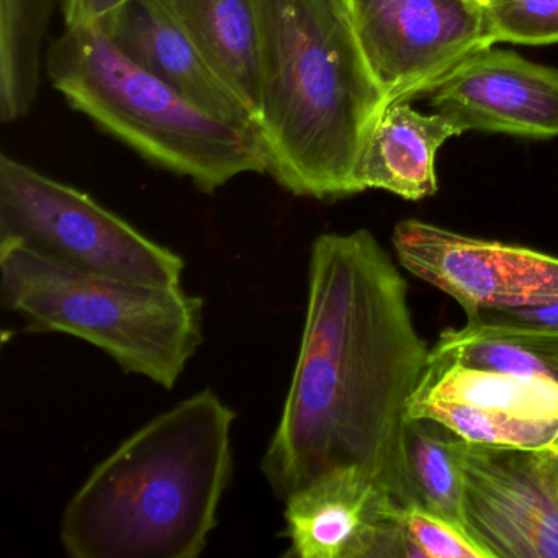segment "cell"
Wrapping results in <instances>:
<instances>
[{"mask_svg": "<svg viewBox=\"0 0 558 558\" xmlns=\"http://www.w3.org/2000/svg\"><path fill=\"white\" fill-rule=\"evenodd\" d=\"M429 351L407 280L368 230L312 244L295 371L260 470L277 498L336 470H365L404 505L400 439Z\"/></svg>", "mask_w": 558, "mask_h": 558, "instance_id": "obj_1", "label": "cell"}, {"mask_svg": "<svg viewBox=\"0 0 558 558\" xmlns=\"http://www.w3.org/2000/svg\"><path fill=\"white\" fill-rule=\"evenodd\" d=\"M257 129L269 172L296 197L362 192L359 166L387 109L342 0H256Z\"/></svg>", "mask_w": 558, "mask_h": 558, "instance_id": "obj_2", "label": "cell"}, {"mask_svg": "<svg viewBox=\"0 0 558 558\" xmlns=\"http://www.w3.org/2000/svg\"><path fill=\"white\" fill-rule=\"evenodd\" d=\"M236 413L198 391L123 440L68 501L60 537L73 558H197L233 475Z\"/></svg>", "mask_w": 558, "mask_h": 558, "instance_id": "obj_3", "label": "cell"}, {"mask_svg": "<svg viewBox=\"0 0 558 558\" xmlns=\"http://www.w3.org/2000/svg\"><path fill=\"white\" fill-rule=\"evenodd\" d=\"M47 73L74 109L205 194L240 175L269 172L256 126L205 112L130 60L100 28H66L48 50Z\"/></svg>", "mask_w": 558, "mask_h": 558, "instance_id": "obj_4", "label": "cell"}, {"mask_svg": "<svg viewBox=\"0 0 558 558\" xmlns=\"http://www.w3.org/2000/svg\"><path fill=\"white\" fill-rule=\"evenodd\" d=\"M0 296L28 331L83 339L165 390L204 341L201 296L89 272L17 241L0 240Z\"/></svg>", "mask_w": 558, "mask_h": 558, "instance_id": "obj_5", "label": "cell"}, {"mask_svg": "<svg viewBox=\"0 0 558 558\" xmlns=\"http://www.w3.org/2000/svg\"><path fill=\"white\" fill-rule=\"evenodd\" d=\"M0 240L70 266L159 287H182L185 263L86 192L11 156L0 158Z\"/></svg>", "mask_w": 558, "mask_h": 558, "instance_id": "obj_6", "label": "cell"}, {"mask_svg": "<svg viewBox=\"0 0 558 558\" xmlns=\"http://www.w3.org/2000/svg\"><path fill=\"white\" fill-rule=\"evenodd\" d=\"M351 14L387 107L427 96L498 44L483 0H352Z\"/></svg>", "mask_w": 558, "mask_h": 558, "instance_id": "obj_7", "label": "cell"}, {"mask_svg": "<svg viewBox=\"0 0 558 558\" xmlns=\"http://www.w3.org/2000/svg\"><path fill=\"white\" fill-rule=\"evenodd\" d=\"M463 525L489 558H558V449L453 439Z\"/></svg>", "mask_w": 558, "mask_h": 558, "instance_id": "obj_8", "label": "cell"}, {"mask_svg": "<svg viewBox=\"0 0 558 558\" xmlns=\"http://www.w3.org/2000/svg\"><path fill=\"white\" fill-rule=\"evenodd\" d=\"M391 243L403 269L456 300L463 312L558 300V257L420 220L400 221Z\"/></svg>", "mask_w": 558, "mask_h": 558, "instance_id": "obj_9", "label": "cell"}, {"mask_svg": "<svg viewBox=\"0 0 558 558\" xmlns=\"http://www.w3.org/2000/svg\"><path fill=\"white\" fill-rule=\"evenodd\" d=\"M400 505L362 469H342L286 499V555L296 558H403Z\"/></svg>", "mask_w": 558, "mask_h": 558, "instance_id": "obj_10", "label": "cell"}, {"mask_svg": "<svg viewBox=\"0 0 558 558\" xmlns=\"http://www.w3.org/2000/svg\"><path fill=\"white\" fill-rule=\"evenodd\" d=\"M427 96L463 133L558 136V71L512 51L492 47L472 54Z\"/></svg>", "mask_w": 558, "mask_h": 558, "instance_id": "obj_11", "label": "cell"}, {"mask_svg": "<svg viewBox=\"0 0 558 558\" xmlns=\"http://www.w3.org/2000/svg\"><path fill=\"white\" fill-rule=\"evenodd\" d=\"M106 34L130 60L205 112L257 129L253 110L218 76L165 0H130Z\"/></svg>", "mask_w": 558, "mask_h": 558, "instance_id": "obj_12", "label": "cell"}, {"mask_svg": "<svg viewBox=\"0 0 558 558\" xmlns=\"http://www.w3.org/2000/svg\"><path fill=\"white\" fill-rule=\"evenodd\" d=\"M463 130L442 113L424 116L407 102L388 106L375 123L359 166L362 192H390L404 201L436 194V156Z\"/></svg>", "mask_w": 558, "mask_h": 558, "instance_id": "obj_13", "label": "cell"}, {"mask_svg": "<svg viewBox=\"0 0 558 558\" xmlns=\"http://www.w3.org/2000/svg\"><path fill=\"white\" fill-rule=\"evenodd\" d=\"M218 76L253 110L260 97L256 0H165Z\"/></svg>", "mask_w": 558, "mask_h": 558, "instance_id": "obj_14", "label": "cell"}, {"mask_svg": "<svg viewBox=\"0 0 558 558\" xmlns=\"http://www.w3.org/2000/svg\"><path fill=\"white\" fill-rule=\"evenodd\" d=\"M525 416H558V385L459 362L427 361L413 397Z\"/></svg>", "mask_w": 558, "mask_h": 558, "instance_id": "obj_15", "label": "cell"}, {"mask_svg": "<svg viewBox=\"0 0 558 558\" xmlns=\"http://www.w3.org/2000/svg\"><path fill=\"white\" fill-rule=\"evenodd\" d=\"M456 437L439 421L407 416L400 439L401 480L407 508L420 506L465 527Z\"/></svg>", "mask_w": 558, "mask_h": 558, "instance_id": "obj_16", "label": "cell"}, {"mask_svg": "<svg viewBox=\"0 0 558 558\" xmlns=\"http://www.w3.org/2000/svg\"><path fill=\"white\" fill-rule=\"evenodd\" d=\"M57 0H0V120L27 116L41 83L44 45Z\"/></svg>", "mask_w": 558, "mask_h": 558, "instance_id": "obj_17", "label": "cell"}, {"mask_svg": "<svg viewBox=\"0 0 558 558\" xmlns=\"http://www.w3.org/2000/svg\"><path fill=\"white\" fill-rule=\"evenodd\" d=\"M427 361L459 362L558 385V336L449 329L430 349Z\"/></svg>", "mask_w": 558, "mask_h": 558, "instance_id": "obj_18", "label": "cell"}, {"mask_svg": "<svg viewBox=\"0 0 558 558\" xmlns=\"http://www.w3.org/2000/svg\"><path fill=\"white\" fill-rule=\"evenodd\" d=\"M407 416L430 417L460 439L521 449H558V416H525L469 404L411 398Z\"/></svg>", "mask_w": 558, "mask_h": 558, "instance_id": "obj_19", "label": "cell"}, {"mask_svg": "<svg viewBox=\"0 0 558 558\" xmlns=\"http://www.w3.org/2000/svg\"><path fill=\"white\" fill-rule=\"evenodd\" d=\"M403 558H489L465 527L420 506H408L400 514Z\"/></svg>", "mask_w": 558, "mask_h": 558, "instance_id": "obj_20", "label": "cell"}, {"mask_svg": "<svg viewBox=\"0 0 558 558\" xmlns=\"http://www.w3.org/2000/svg\"><path fill=\"white\" fill-rule=\"evenodd\" d=\"M498 44H558V0H485Z\"/></svg>", "mask_w": 558, "mask_h": 558, "instance_id": "obj_21", "label": "cell"}, {"mask_svg": "<svg viewBox=\"0 0 558 558\" xmlns=\"http://www.w3.org/2000/svg\"><path fill=\"white\" fill-rule=\"evenodd\" d=\"M466 331H532L558 336V300L515 308L465 312Z\"/></svg>", "mask_w": 558, "mask_h": 558, "instance_id": "obj_22", "label": "cell"}, {"mask_svg": "<svg viewBox=\"0 0 558 558\" xmlns=\"http://www.w3.org/2000/svg\"><path fill=\"white\" fill-rule=\"evenodd\" d=\"M129 2L130 0H66L64 24L66 28H100L107 32Z\"/></svg>", "mask_w": 558, "mask_h": 558, "instance_id": "obj_23", "label": "cell"}, {"mask_svg": "<svg viewBox=\"0 0 558 558\" xmlns=\"http://www.w3.org/2000/svg\"><path fill=\"white\" fill-rule=\"evenodd\" d=\"M342 2H344V4H348L349 8H351L352 0H342Z\"/></svg>", "mask_w": 558, "mask_h": 558, "instance_id": "obj_24", "label": "cell"}, {"mask_svg": "<svg viewBox=\"0 0 558 558\" xmlns=\"http://www.w3.org/2000/svg\"><path fill=\"white\" fill-rule=\"evenodd\" d=\"M483 2H485V0H483Z\"/></svg>", "mask_w": 558, "mask_h": 558, "instance_id": "obj_25", "label": "cell"}]
</instances>
